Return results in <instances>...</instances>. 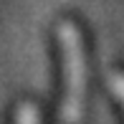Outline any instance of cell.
<instances>
[{
    "label": "cell",
    "instance_id": "1",
    "mask_svg": "<svg viewBox=\"0 0 124 124\" xmlns=\"http://www.w3.org/2000/svg\"><path fill=\"white\" fill-rule=\"evenodd\" d=\"M58 41L63 51V78H66V96H63V116L76 122L84 109L86 94V61H84V43L78 28L71 20L58 25Z\"/></svg>",
    "mask_w": 124,
    "mask_h": 124
},
{
    "label": "cell",
    "instance_id": "2",
    "mask_svg": "<svg viewBox=\"0 0 124 124\" xmlns=\"http://www.w3.org/2000/svg\"><path fill=\"white\" fill-rule=\"evenodd\" d=\"M18 124H38V114L33 109V104H23L18 109Z\"/></svg>",
    "mask_w": 124,
    "mask_h": 124
},
{
    "label": "cell",
    "instance_id": "3",
    "mask_svg": "<svg viewBox=\"0 0 124 124\" xmlns=\"http://www.w3.org/2000/svg\"><path fill=\"white\" fill-rule=\"evenodd\" d=\"M111 91L116 94V99H119L122 106H124V74H114L111 76Z\"/></svg>",
    "mask_w": 124,
    "mask_h": 124
}]
</instances>
